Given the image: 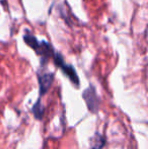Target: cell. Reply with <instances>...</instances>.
<instances>
[{
  "mask_svg": "<svg viewBox=\"0 0 148 149\" xmlns=\"http://www.w3.org/2000/svg\"><path fill=\"white\" fill-rule=\"evenodd\" d=\"M82 97L86 102V106L88 108L89 112L92 113V114H97L99 109V97L92 85H90L88 88H86L83 91Z\"/></svg>",
  "mask_w": 148,
  "mask_h": 149,
  "instance_id": "3",
  "label": "cell"
},
{
  "mask_svg": "<svg viewBox=\"0 0 148 149\" xmlns=\"http://www.w3.org/2000/svg\"><path fill=\"white\" fill-rule=\"evenodd\" d=\"M24 43L31 47L39 56H41L44 62H47L50 58H53L54 52L52 49L51 45L47 42H39L35 36H33L30 31H26L24 36Z\"/></svg>",
  "mask_w": 148,
  "mask_h": 149,
  "instance_id": "1",
  "label": "cell"
},
{
  "mask_svg": "<svg viewBox=\"0 0 148 149\" xmlns=\"http://www.w3.org/2000/svg\"><path fill=\"white\" fill-rule=\"evenodd\" d=\"M53 59H54L55 64L57 65V66L59 67L62 71H63V73L66 75V76H68V78L71 80V82L78 86L79 85V78H78V75H77L76 71H75V69L73 68V67H72L71 65L66 64L63 60V57H62L59 53H54Z\"/></svg>",
  "mask_w": 148,
  "mask_h": 149,
  "instance_id": "2",
  "label": "cell"
},
{
  "mask_svg": "<svg viewBox=\"0 0 148 149\" xmlns=\"http://www.w3.org/2000/svg\"><path fill=\"white\" fill-rule=\"evenodd\" d=\"M91 149H101L106 144V139L99 133H95L94 136L90 139Z\"/></svg>",
  "mask_w": 148,
  "mask_h": 149,
  "instance_id": "5",
  "label": "cell"
},
{
  "mask_svg": "<svg viewBox=\"0 0 148 149\" xmlns=\"http://www.w3.org/2000/svg\"><path fill=\"white\" fill-rule=\"evenodd\" d=\"M54 80L53 73H43L39 75V85H40V94L43 95L49 90Z\"/></svg>",
  "mask_w": 148,
  "mask_h": 149,
  "instance_id": "4",
  "label": "cell"
},
{
  "mask_svg": "<svg viewBox=\"0 0 148 149\" xmlns=\"http://www.w3.org/2000/svg\"><path fill=\"white\" fill-rule=\"evenodd\" d=\"M33 114H34L35 118L38 120H41L43 118L44 115V106L42 104L41 100H38L37 102L35 104V106L33 107Z\"/></svg>",
  "mask_w": 148,
  "mask_h": 149,
  "instance_id": "6",
  "label": "cell"
}]
</instances>
